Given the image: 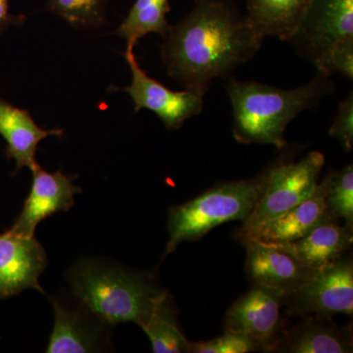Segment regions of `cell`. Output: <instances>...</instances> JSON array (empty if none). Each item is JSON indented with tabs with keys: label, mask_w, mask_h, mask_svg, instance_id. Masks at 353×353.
<instances>
[{
	"label": "cell",
	"mask_w": 353,
	"mask_h": 353,
	"mask_svg": "<svg viewBox=\"0 0 353 353\" xmlns=\"http://www.w3.org/2000/svg\"><path fill=\"white\" fill-rule=\"evenodd\" d=\"M260 350L250 336L231 331H225L223 336L213 340L190 343L192 353H248Z\"/></svg>",
	"instance_id": "23"
},
{
	"label": "cell",
	"mask_w": 353,
	"mask_h": 353,
	"mask_svg": "<svg viewBox=\"0 0 353 353\" xmlns=\"http://www.w3.org/2000/svg\"><path fill=\"white\" fill-rule=\"evenodd\" d=\"M353 39V0H312L290 41L317 63L343 41Z\"/></svg>",
	"instance_id": "10"
},
{
	"label": "cell",
	"mask_w": 353,
	"mask_h": 353,
	"mask_svg": "<svg viewBox=\"0 0 353 353\" xmlns=\"http://www.w3.org/2000/svg\"><path fill=\"white\" fill-rule=\"evenodd\" d=\"M27 17L25 15H13L9 12V0H0V37L10 26H21Z\"/></svg>",
	"instance_id": "26"
},
{
	"label": "cell",
	"mask_w": 353,
	"mask_h": 353,
	"mask_svg": "<svg viewBox=\"0 0 353 353\" xmlns=\"http://www.w3.org/2000/svg\"><path fill=\"white\" fill-rule=\"evenodd\" d=\"M150 338L155 353L190 352V341L183 336L176 322L170 296L165 294L143 328Z\"/></svg>",
	"instance_id": "20"
},
{
	"label": "cell",
	"mask_w": 353,
	"mask_h": 353,
	"mask_svg": "<svg viewBox=\"0 0 353 353\" xmlns=\"http://www.w3.org/2000/svg\"><path fill=\"white\" fill-rule=\"evenodd\" d=\"M329 77L318 72L314 79L292 90L257 82L228 83L233 108V134L243 145L287 146L285 128L299 113L312 108L332 90Z\"/></svg>",
	"instance_id": "3"
},
{
	"label": "cell",
	"mask_w": 353,
	"mask_h": 353,
	"mask_svg": "<svg viewBox=\"0 0 353 353\" xmlns=\"http://www.w3.org/2000/svg\"><path fill=\"white\" fill-rule=\"evenodd\" d=\"M108 0H48L46 9L78 29L97 28L105 21Z\"/></svg>",
	"instance_id": "21"
},
{
	"label": "cell",
	"mask_w": 353,
	"mask_h": 353,
	"mask_svg": "<svg viewBox=\"0 0 353 353\" xmlns=\"http://www.w3.org/2000/svg\"><path fill=\"white\" fill-rule=\"evenodd\" d=\"M328 205L336 219H343L353 227V168L347 165L340 172L328 176Z\"/></svg>",
	"instance_id": "22"
},
{
	"label": "cell",
	"mask_w": 353,
	"mask_h": 353,
	"mask_svg": "<svg viewBox=\"0 0 353 353\" xmlns=\"http://www.w3.org/2000/svg\"><path fill=\"white\" fill-rule=\"evenodd\" d=\"M353 227L328 221L314 228L299 240L277 243L292 253L299 261L315 272L341 259L352 245Z\"/></svg>",
	"instance_id": "17"
},
{
	"label": "cell",
	"mask_w": 353,
	"mask_h": 353,
	"mask_svg": "<svg viewBox=\"0 0 353 353\" xmlns=\"http://www.w3.org/2000/svg\"><path fill=\"white\" fill-rule=\"evenodd\" d=\"M246 246V273L254 285L281 290L285 296L310 278L309 270L292 253L277 243L243 241Z\"/></svg>",
	"instance_id": "14"
},
{
	"label": "cell",
	"mask_w": 353,
	"mask_h": 353,
	"mask_svg": "<svg viewBox=\"0 0 353 353\" xmlns=\"http://www.w3.org/2000/svg\"><path fill=\"white\" fill-rule=\"evenodd\" d=\"M269 170L250 180L220 183L192 201L169 209L165 256L185 241L199 240L230 221L250 219L263 194Z\"/></svg>",
	"instance_id": "4"
},
{
	"label": "cell",
	"mask_w": 353,
	"mask_h": 353,
	"mask_svg": "<svg viewBox=\"0 0 353 353\" xmlns=\"http://www.w3.org/2000/svg\"><path fill=\"white\" fill-rule=\"evenodd\" d=\"M63 134L62 129H41L29 111L16 108L0 97V134L6 141L7 158L15 160V173L24 167L32 170L38 165L36 153L39 141Z\"/></svg>",
	"instance_id": "16"
},
{
	"label": "cell",
	"mask_w": 353,
	"mask_h": 353,
	"mask_svg": "<svg viewBox=\"0 0 353 353\" xmlns=\"http://www.w3.org/2000/svg\"><path fill=\"white\" fill-rule=\"evenodd\" d=\"M72 296L111 326L132 322L148 324L167 292L145 273L94 259H83L66 274Z\"/></svg>",
	"instance_id": "2"
},
{
	"label": "cell",
	"mask_w": 353,
	"mask_h": 353,
	"mask_svg": "<svg viewBox=\"0 0 353 353\" xmlns=\"http://www.w3.org/2000/svg\"><path fill=\"white\" fill-rule=\"evenodd\" d=\"M170 9L169 0H136L115 34L126 39L130 50H134L139 39L152 32L165 38L172 27L167 21Z\"/></svg>",
	"instance_id": "19"
},
{
	"label": "cell",
	"mask_w": 353,
	"mask_h": 353,
	"mask_svg": "<svg viewBox=\"0 0 353 353\" xmlns=\"http://www.w3.org/2000/svg\"><path fill=\"white\" fill-rule=\"evenodd\" d=\"M330 136L338 139L343 150L350 152L353 148V97L348 95L341 102L338 113L329 131Z\"/></svg>",
	"instance_id": "25"
},
{
	"label": "cell",
	"mask_w": 353,
	"mask_h": 353,
	"mask_svg": "<svg viewBox=\"0 0 353 353\" xmlns=\"http://www.w3.org/2000/svg\"><path fill=\"white\" fill-rule=\"evenodd\" d=\"M352 327L338 326L328 317L307 315L280 336L274 352L290 353L352 352Z\"/></svg>",
	"instance_id": "15"
},
{
	"label": "cell",
	"mask_w": 353,
	"mask_h": 353,
	"mask_svg": "<svg viewBox=\"0 0 353 353\" xmlns=\"http://www.w3.org/2000/svg\"><path fill=\"white\" fill-rule=\"evenodd\" d=\"M312 0H246L248 17L263 38L290 41Z\"/></svg>",
	"instance_id": "18"
},
{
	"label": "cell",
	"mask_w": 353,
	"mask_h": 353,
	"mask_svg": "<svg viewBox=\"0 0 353 353\" xmlns=\"http://www.w3.org/2000/svg\"><path fill=\"white\" fill-rule=\"evenodd\" d=\"M124 57L132 72V83L121 90L131 97L137 112L152 111L168 130L180 129L189 118L201 113L203 95L189 90L175 92L150 78L139 66L134 50L127 48Z\"/></svg>",
	"instance_id": "8"
},
{
	"label": "cell",
	"mask_w": 353,
	"mask_h": 353,
	"mask_svg": "<svg viewBox=\"0 0 353 353\" xmlns=\"http://www.w3.org/2000/svg\"><path fill=\"white\" fill-rule=\"evenodd\" d=\"M324 164V155L313 152L296 163L270 169L263 194L239 234L248 233L275 219L312 196L319 183Z\"/></svg>",
	"instance_id": "5"
},
{
	"label": "cell",
	"mask_w": 353,
	"mask_h": 353,
	"mask_svg": "<svg viewBox=\"0 0 353 353\" xmlns=\"http://www.w3.org/2000/svg\"><path fill=\"white\" fill-rule=\"evenodd\" d=\"M48 265L46 250L36 236H22L11 229L0 234V299L29 289L46 294L39 279Z\"/></svg>",
	"instance_id": "11"
},
{
	"label": "cell",
	"mask_w": 353,
	"mask_h": 353,
	"mask_svg": "<svg viewBox=\"0 0 353 353\" xmlns=\"http://www.w3.org/2000/svg\"><path fill=\"white\" fill-rule=\"evenodd\" d=\"M32 183L20 214L10 228L15 233L34 236L39 222L60 211L70 210L75 204L74 196L82 189L74 185L75 176L43 170L39 165L32 169Z\"/></svg>",
	"instance_id": "12"
},
{
	"label": "cell",
	"mask_w": 353,
	"mask_h": 353,
	"mask_svg": "<svg viewBox=\"0 0 353 353\" xmlns=\"http://www.w3.org/2000/svg\"><path fill=\"white\" fill-rule=\"evenodd\" d=\"M319 73L326 77L341 74L348 80H353V39L343 41L327 53L315 64Z\"/></svg>",
	"instance_id": "24"
},
{
	"label": "cell",
	"mask_w": 353,
	"mask_h": 353,
	"mask_svg": "<svg viewBox=\"0 0 353 353\" xmlns=\"http://www.w3.org/2000/svg\"><path fill=\"white\" fill-rule=\"evenodd\" d=\"M161 46L167 74L203 95L216 78H227L261 48L263 37L234 0H194L172 26Z\"/></svg>",
	"instance_id": "1"
},
{
	"label": "cell",
	"mask_w": 353,
	"mask_h": 353,
	"mask_svg": "<svg viewBox=\"0 0 353 353\" xmlns=\"http://www.w3.org/2000/svg\"><path fill=\"white\" fill-rule=\"evenodd\" d=\"M54 327L46 347L48 353L101 352L110 347L112 326L102 321L73 296H50Z\"/></svg>",
	"instance_id": "7"
},
{
	"label": "cell",
	"mask_w": 353,
	"mask_h": 353,
	"mask_svg": "<svg viewBox=\"0 0 353 353\" xmlns=\"http://www.w3.org/2000/svg\"><path fill=\"white\" fill-rule=\"evenodd\" d=\"M292 312L331 317L353 313V264L350 257L313 272L310 278L285 297Z\"/></svg>",
	"instance_id": "6"
},
{
	"label": "cell",
	"mask_w": 353,
	"mask_h": 353,
	"mask_svg": "<svg viewBox=\"0 0 353 353\" xmlns=\"http://www.w3.org/2000/svg\"><path fill=\"white\" fill-rule=\"evenodd\" d=\"M285 297L281 290L254 285L228 310L225 331L245 334L261 350L274 352L282 330L281 310Z\"/></svg>",
	"instance_id": "9"
},
{
	"label": "cell",
	"mask_w": 353,
	"mask_h": 353,
	"mask_svg": "<svg viewBox=\"0 0 353 353\" xmlns=\"http://www.w3.org/2000/svg\"><path fill=\"white\" fill-rule=\"evenodd\" d=\"M327 194L328 176L318 183L312 196L304 199L294 208L248 233L239 234L241 241H257L267 243H292L303 238L322 223L338 220L330 211Z\"/></svg>",
	"instance_id": "13"
}]
</instances>
